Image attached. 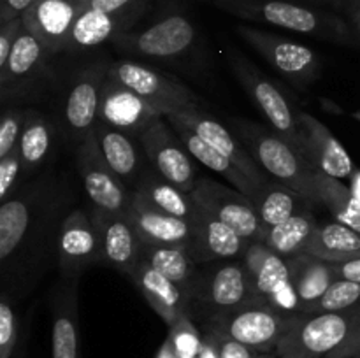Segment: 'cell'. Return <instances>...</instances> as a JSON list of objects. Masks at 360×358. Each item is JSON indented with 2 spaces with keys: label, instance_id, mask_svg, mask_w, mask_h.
Wrapping results in <instances>:
<instances>
[{
  "label": "cell",
  "instance_id": "obj_1",
  "mask_svg": "<svg viewBox=\"0 0 360 358\" xmlns=\"http://www.w3.org/2000/svg\"><path fill=\"white\" fill-rule=\"evenodd\" d=\"M70 197L67 183L48 172L0 204V279L2 291L13 298L30 293L56 255Z\"/></svg>",
  "mask_w": 360,
  "mask_h": 358
},
{
  "label": "cell",
  "instance_id": "obj_2",
  "mask_svg": "<svg viewBox=\"0 0 360 358\" xmlns=\"http://www.w3.org/2000/svg\"><path fill=\"white\" fill-rule=\"evenodd\" d=\"M234 130L253 160L260 165L266 174L290 186L315 206H320L315 181L316 168L304 154L299 153L273 128L257 125L248 119H236Z\"/></svg>",
  "mask_w": 360,
  "mask_h": 358
},
{
  "label": "cell",
  "instance_id": "obj_3",
  "mask_svg": "<svg viewBox=\"0 0 360 358\" xmlns=\"http://www.w3.org/2000/svg\"><path fill=\"white\" fill-rule=\"evenodd\" d=\"M213 4L224 13L253 23L273 25L323 41L350 42L354 39L350 25L340 16L288 0H213Z\"/></svg>",
  "mask_w": 360,
  "mask_h": 358
},
{
  "label": "cell",
  "instance_id": "obj_4",
  "mask_svg": "<svg viewBox=\"0 0 360 358\" xmlns=\"http://www.w3.org/2000/svg\"><path fill=\"white\" fill-rule=\"evenodd\" d=\"M360 325V309L341 312H299L278 343L280 358H327Z\"/></svg>",
  "mask_w": 360,
  "mask_h": 358
},
{
  "label": "cell",
  "instance_id": "obj_5",
  "mask_svg": "<svg viewBox=\"0 0 360 358\" xmlns=\"http://www.w3.org/2000/svg\"><path fill=\"white\" fill-rule=\"evenodd\" d=\"M229 62H231L232 72L236 74L253 104L266 116L271 128L280 133L287 142H290L299 153L306 157V139L301 125V111L294 109L283 91L269 77L255 69V65H252L248 60L239 56L238 53H231Z\"/></svg>",
  "mask_w": 360,
  "mask_h": 358
},
{
  "label": "cell",
  "instance_id": "obj_6",
  "mask_svg": "<svg viewBox=\"0 0 360 358\" xmlns=\"http://www.w3.org/2000/svg\"><path fill=\"white\" fill-rule=\"evenodd\" d=\"M294 316L278 311L266 300L252 297L234 311L207 319L206 326L227 333L259 353H271L276 351L278 343L290 326Z\"/></svg>",
  "mask_w": 360,
  "mask_h": 358
},
{
  "label": "cell",
  "instance_id": "obj_7",
  "mask_svg": "<svg viewBox=\"0 0 360 358\" xmlns=\"http://www.w3.org/2000/svg\"><path fill=\"white\" fill-rule=\"evenodd\" d=\"M252 297L253 291L245 262L243 258H236L202 265L193 288L192 302L193 309L199 307L206 314L207 321L229 311H234Z\"/></svg>",
  "mask_w": 360,
  "mask_h": 358
},
{
  "label": "cell",
  "instance_id": "obj_8",
  "mask_svg": "<svg viewBox=\"0 0 360 358\" xmlns=\"http://www.w3.org/2000/svg\"><path fill=\"white\" fill-rule=\"evenodd\" d=\"M108 77L130 88L150 102L164 116L176 111L199 107V98L181 81L136 60H116L108 65Z\"/></svg>",
  "mask_w": 360,
  "mask_h": 358
},
{
  "label": "cell",
  "instance_id": "obj_9",
  "mask_svg": "<svg viewBox=\"0 0 360 358\" xmlns=\"http://www.w3.org/2000/svg\"><path fill=\"white\" fill-rule=\"evenodd\" d=\"M236 32L246 44L252 46L267 63H271L295 86L308 88L320 77L322 63L319 55L308 46L253 27H238Z\"/></svg>",
  "mask_w": 360,
  "mask_h": 358
},
{
  "label": "cell",
  "instance_id": "obj_10",
  "mask_svg": "<svg viewBox=\"0 0 360 358\" xmlns=\"http://www.w3.org/2000/svg\"><path fill=\"white\" fill-rule=\"evenodd\" d=\"M243 262L248 270L253 297L266 300L285 314L301 312V304L292 284L287 258L274 253L262 241H253L243 255Z\"/></svg>",
  "mask_w": 360,
  "mask_h": 358
},
{
  "label": "cell",
  "instance_id": "obj_11",
  "mask_svg": "<svg viewBox=\"0 0 360 358\" xmlns=\"http://www.w3.org/2000/svg\"><path fill=\"white\" fill-rule=\"evenodd\" d=\"M197 39L195 27L183 14H167L143 32H125L112 41L118 51L151 60H174L185 55Z\"/></svg>",
  "mask_w": 360,
  "mask_h": 358
},
{
  "label": "cell",
  "instance_id": "obj_12",
  "mask_svg": "<svg viewBox=\"0 0 360 358\" xmlns=\"http://www.w3.org/2000/svg\"><path fill=\"white\" fill-rule=\"evenodd\" d=\"M171 128V123L162 116L141 133L137 142L150 160L151 168L172 185L192 193L197 183V168L185 144L172 133Z\"/></svg>",
  "mask_w": 360,
  "mask_h": 358
},
{
  "label": "cell",
  "instance_id": "obj_13",
  "mask_svg": "<svg viewBox=\"0 0 360 358\" xmlns=\"http://www.w3.org/2000/svg\"><path fill=\"white\" fill-rule=\"evenodd\" d=\"M192 197L197 206L234 228L246 241H260L264 228L255 206L248 195L234 186H227L210 178H200L193 186Z\"/></svg>",
  "mask_w": 360,
  "mask_h": 358
},
{
  "label": "cell",
  "instance_id": "obj_14",
  "mask_svg": "<svg viewBox=\"0 0 360 358\" xmlns=\"http://www.w3.org/2000/svg\"><path fill=\"white\" fill-rule=\"evenodd\" d=\"M76 161L86 195L90 197L94 207L109 213L129 211L134 192L104 160L94 133L76 147Z\"/></svg>",
  "mask_w": 360,
  "mask_h": 358
},
{
  "label": "cell",
  "instance_id": "obj_15",
  "mask_svg": "<svg viewBox=\"0 0 360 358\" xmlns=\"http://www.w3.org/2000/svg\"><path fill=\"white\" fill-rule=\"evenodd\" d=\"M108 79V65H95L77 74L67 90L62 109L63 132L72 146H79L98 123L101 93Z\"/></svg>",
  "mask_w": 360,
  "mask_h": 358
},
{
  "label": "cell",
  "instance_id": "obj_16",
  "mask_svg": "<svg viewBox=\"0 0 360 358\" xmlns=\"http://www.w3.org/2000/svg\"><path fill=\"white\" fill-rule=\"evenodd\" d=\"M56 262L62 277H79L91 265H102L101 239L86 211L74 209L63 216L56 241Z\"/></svg>",
  "mask_w": 360,
  "mask_h": 358
},
{
  "label": "cell",
  "instance_id": "obj_17",
  "mask_svg": "<svg viewBox=\"0 0 360 358\" xmlns=\"http://www.w3.org/2000/svg\"><path fill=\"white\" fill-rule=\"evenodd\" d=\"M162 116L164 114L155 105L144 100L136 91L109 77L105 79L101 93L98 121L139 139L141 133Z\"/></svg>",
  "mask_w": 360,
  "mask_h": 358
},
{
  "label": "cell",
  "instance_id": "obj_18",
  "mask_svg": "<svg viewBox=\"0 0 360 358\" xmlns=\"http://www.w3.org/2000/svg\"><path fill=\"white\" fill-rule=\"evenodd\" d=\"M90 216L101 239L102 265L129 276L141 260L143 241L134 230L127 213H109L94 207Z\"/></svg>",
  "mask_w": 360,
  "mask_h": 358
},
{
  "label": "cell",
  "instance_id": "obj_19",
  "mask_svg": "<svg viewBox=\"0 0 360 358\" xmlns=\"http://www.w3.org/2000/svg\"><path fill=\"white\" fill-rule=\"evenodd\" d=\"M165 119L183 123L185 126H188V128L192 130V132H195L200 139L206 140L210 146H213L214 150L224 153L232 164L238 165L250 179H253V181L257 183V185H264L266 181H269L266 172H264L262 168H260V165L253 160V157L250 154V151L246 150L245 144H241L239 137L234 135L232 132H229L218 119L211 118L206 112L199 111V107L171 112V114L165 116Z\"/></svg>",
  "mask_w": 360,
  "mask_h": 358
},
{
  "label": "cell",
  "instance_id": "obj_20",
  "mask_svg": "<svg viewBox=\"0 0 360 358\" xmlns=\"http://www.w3.org/2000/svg\"><path fill=\"white\" fill-rule=\"evenodd\" d=\"M190 225H192V235H190L188 248L199 265L220 262V260L243 258L248 249L250 241L241 237L234 228L204 211L202 207H199Z\"/></svg>",
  "mask_w": 360,
  "mask_h": 358
},
{
  "label": "cell",
  "instance_id": "obj_21",
  "mask_svg": "<svg viewBox=\"0 0 360 358\" xmlns=\"http://www.w3.org/2000/svg\"><path fill=\"white\" fill-rule=\"evenodd\" d=\"M84 0H37L23 14V25L44 44L49 55L65 51L69 35Z\"/></svg>",
  "mask_w": 360,
  "mask_h": 358
},
{
  "label": "cell",
  "instance_id": "obj_22",
  "mask_svg": "<svg viewBox=\"0 0 360 358\" xmlns=\"http://www.w3.org/2000/svg\"><path fill=\"white\" fill-rule=\"evenodd\" d=\"M129 277L167 326L174 325L183 316H192V297L148 262L139 260Z\"/></svg>",
  "mask_w": 360,
  "mask_h": 358
},
{
  "label": "cell",
  "instance_id": "obj_23",
  "mask_svg": "<svg viewBox=\"0 0 360 358\" xmlns=\"http://www.w3.org/2000/svg\"><path fill=\"white\" fill-rule=\"evenodd\" d=\"M301 125L306 139V158L313 167L336 179H350L357 167L338 137L309 112L301 111Z\"/></svg>",
  "mask_w": 360,
  "mask_h": 358
},
{
  "label": "cell",
  "instance_id": "obj_24",
  "mask_svg": "<svg viewBox=\"0 0 360 358\" xmlns=\"http://www.w3.org/2000/svg\"><path fill=\"white\" fill-rule=\"evenodd\" d=\"M79 277H62L53 291V358H79V312H77Z\"/></svg>",
  "mask_w": 360,
  "mask_h": 358
},
{
  "label": "cell",
  "instance_id": "obj_25",
  "mask_svg": "<svg viewBox=\"0 0 360 358\" xmlns=\"http://www.w3.org/2000/svg\"><path fill=\"white\" fill-rule=\"evenodd\" d=\"M127 218L144 244H188L192 235L190 221L171 216L132 193Z\"/></svg>",
  "mask_w": 360,
  "mask_h": 358
},
{
  "label": "cell",
  "instance_id": "obj_26",
  "mask_svg": "<svg viewBox=\"0 0 360 358\" xmlns=\"http://www.w3.org/2000/svg\"><path fill=\"white\" fill-rule=\"evenodd\" d=\"M48 49L41 41L23 25L20 37L11 51L6 67L0 70V95L2 100H9L11 93L27 86L35 76L42 74L46 60L49 58Z\"/></svg>",
  "mask_w": 360,
  "mask_h": 358
},
{
  "label": "cell",
  "instance_id": "obj_27",
  "mask_svg": "<svg viewBox=\"0 0 360 358\" xmlns=\"http://www.w3.org/2000/svg\"><path fill=\"white\" fill-rule=\"evenodd\" d=\"M137 16L132 14H109L104 11L84 7L74 23L67 42V53H81L112 42L120 34H125Z\"/></svg>",
  "mask_w": 360,
  "mask_h": 358
},
{
  "label": "cell",
  "instance_id": "obj_28",
  "mask_svg": "<svg viewBox=\"0 0 360 358\" xmlns=\"http://www.w3.org/2000/svg\"><path fill=\"white\" fill-rule=\"evenodd\" d=\"M91 133L97 139L102 157L108 161L109 167L134 192L137 181L146 171L139 147L134 142V137L116 128H111V126L102 121L95 125Z\"/></svg>",
  "mask_w": 360,
  "mask_h": 358
},
{
  "label": "cell",
  "instance_id": "obj_29",
  "mask_svg": "<svg viewBox=\"0 0 360 358\" xmlns=\"http://www.w3.org/2000/svg\"><path fill=\"white\" fill-rule=\"evenodd\" d=\"M290 279L297 293L301 312H309L313 305L326 295L330 284L338 279L333 263L322 258L301 253L287 258Z\"/></svg>",
  "mask_w": 360,
  "mask_h": 358
},
{
  "label": "cell",
  "instance_id": "obj_30",
  "mask_svg": "<svg viewBox=\"0 0 360 358\" xmlns=\"http://www.w3.org/2000/svg\"><path fill=\"white\" fill-rule=\"evenodd\" d=\"M252 202L264 230L276 227L297 214L313 211L315 207V204L309 202L304 195L292 190L290 186L280 181H271V179L257 190L255 195L252 197Z\"/></svg>",
  "mask_w": 360,
  "mask_h": 358
},
{
  "label": "cell",
  "instance_id": "obj_31",
  "mask_svg": "<svg viewBox=\"0 0 360 358\" xmlns=\"http://www.w3.org/2000/svg\"><path fill=\"white\" fill-rule=\"evenodd\" d=\"M169 121V119H167ZM171 123L172 130L176 132V135L181 139V142L185 144V147L188 150V153L192 154L195 160H199L200 164L206 165L207 168H211L213 172L220 174L221 178L227 183H231V186H234L236 190H239L241 193L248 195L252 199L257 193V190L262 185H257L253 179H250L238 165L232 164L224 153H220L218 150H214L213 146L206 142V140L200 139L195 132L185 126L183 123L178 121H169Z\"/></svg>",
  "mask_w": 360,
  "mask_h": 358
},
{
  "label": "cell",
  "instance_id": "obj_32",
  "mask_svg": "<svg viewBox=\"0 0 360 358\" xmlns=\"http://www.w3.org/2000/svg\"><path fill=\"white\" fill-rule=\"evenodd\" d=\"M141 260L174 281L192 297L199 277V263L193 260L188 244H144L143 242Z\"/></svg>",
  "mask_w": 360,
  "mask_h": 358
},
{
  "label": "cell",
  "instance_id": "obj_33",
  "mask_svg": "<svg viewBox=\"0 0 360 358\" xmlns=\"http://www.w3.org/2000/svg\"><path fill=\"white\" fill-rule=\"evenodd\" d=\"M55 125L51 119L37 109H27V118H25L20 144H18L25 178L46 165L55 151Z\"/></svg>",
  "mask_w": 360,
  "mask_h": 358
},
{
  "label": "cell",
  "instance_id": "obj_34",
  "mask_svg": "<svg viewBox=\"0 0 360 358\" xmlns=\"http://www.w3.org/2000/svg\"><path fill=\"white\" fill-rule=\"evenodd\" d=\"M134 193L143 197L146 202H150L157 209L186 221H192L199 211V206L193 200L192 193L172 185L171 181L162 178L155 168L144 171V174L141 175L136 188H134Z\"/></svg>",
  "mask_w": 360,
  "mask_h": 358
},
{
  "label": "cell",
  "instance_id": "obj_35",
  "mask_svg": "<svg viewBox=\"0 0 360 358\" xmlns=\"http://www.w3.org/2000/svg\"><path fill=\"white\" fill-rule=\"evenodd\" d=\"M304 253L330 263L360 258V234L338 221H319Z\"/></svg>",
  "mask_w": 360,
  "mask_h": 358
},
{
  "label": "cell",
  "instance_id": "obj_36",
  "mask_svg": "<svg viewBox=\"0 0 360 358\" xmlns=\"http://www.w3.org/2000/svg\"><path fill=\"white\" fill-rule=\"evenodd\" d=\"M316 225H319V220L313 211H308V213L297 214L276 227L266 228L260 241L283 258H290V256L304 253Z\"/></svg>",
  "mask_w": 360,
  "mask_h": 358
},
{
  "label": "cell",
  "instance_id": "obj_37",
  "mask_svg": "<svg viewBox=\"0 0 360 358\" xmlns=\"http://www.w3.org/2000/svg\"><path fill=\"white\" fill-rule=\"evenodd\" d=\"M315 181L320 206H323L333 214L334 221L347 225L360 234V202L352 193V190L343 185L341 179L327 175L320 171H316Z\"/></svg>",
  "mask_w": 360,
  "mask_h": 358
},
{
  "label": "cell",
  "instance_id": "obj_38",
  "mask_svg": "<svg viewBox=\"0 0 360 358\" xmlns=\"http://www.w3.org/2000/svg\"><path fill=\"white\" fill-rule=\"evenodd\" d=\"M360 309V283L336 279L309 312H341Z\"/></svg>",
  "mask_w": 360,
  "mask_h": 358
},
{
  "label": "cell",
  "instance_id": "obj_39",
  "mask_svg": "<svg viewBox=\"0 0 360 358\" xmlns=\"http://www.w3.org/2000/svg\"><path fill=\"white\" fill-rule=\"evenodd\" d=\"M169 339L178 358H199L204 336L197 330L192 316H183L169 326Z\"/></svg>",
  "mask_w": 360,
  "mask_h": 358
},
{
  "label": "cell",
  "instance_id": "obj_40",
  "mask_svg": "<svg viewBox=\"0 0 360 358\" xmlns=\"http://www.w3.org/2000/svg\"><path fill=\"white\" fill-rule=\"evenodd\" d=\"M14 298L2 291L0 297V358H16L18 337V316L13 305Z\"/></svg>",
  "mask_w": 360,
  "mask_h": 358
},
{
  "label": "cell",
  "instance_id": "obj_41",
  "mask_svg": "<svg viewBox=\"0 0 360 358\" xmlns=\"http://www.w3.org/2000/svg\"><path fill=\"white\" fill-rule=\"evenodd\" d=\"M25 179L23 161H21L20 150H13L9 154L0 158V204L16 195L21 188L20 183Z\"/></svg>",
  "mask_w": 360,
  "mask_h": 358
},
{
  "label": "cell",
  "instance_id": "obj_42",
  "mask_svg": "<svg viewBox=\"0 0 360 358\" xmlns=\"http://www.w3.org/2000/svg\"><path fill=\"white\" fill-rule=\"evenodd\" d=\"M25 118H27V109L14 107V105L2 112V118H0V158L18 147Z\"/></svg>",
  "mask_w": 360,
  "mask_h": 358
},
{
  "label": "cell",
  "instance_id": "obj_43",
  "mask_svg": "<svg viewBox=\"0 0 360 358\" xmlns=\"http://www.w3.org/2000/svg\"><path fill=\"white\" fill-rule=\"evenodd\" d=\"M204 332L213 339L214 346H217V351H218V357L220 358H259L260 354H262L259 353V351L253 350V347L232 339L231 336L220 332V330L207 329L206 326Z\"/></svg>",
  "mask_w": 360,
  "mask_h": 358
},
{
  "label": "cell",
  "instance_id": "obj_44",
  "mask_svg": "<svg viewBox=\"0 0 360 358\" xmlns=\"http://www.w3.org/2000/svg\"><path fill=\"white\" fill-rule=\"evenodd\" d=\"M146 0H84L88 9L104 11L109 14H132L139 16Z\"/></svg>",
  "mask_w": 360,
  "mask_h": 358
},
{
  "label": "cell",
  "instance_id": "obj_45",
  "mask_svg": "<svg viewBox=\"0 0 360 358\" xmlns=\"http://www.w3.org/2000/svg\"><path fill=\"white\" fill-rule=\"evenodd\" d=\"M21 30H23V18H16L0 25V70L6 67Z\"/></svg>",
  "mask_w": 360,
  "mask_h": 358
},
{
  "label": "cell",
  "instance_id": "obj_46",
  "mask_svg": "<svg viewBox=\"0 0 360 358\" xmlns=\"http://www.w3.org/2000/svg\"><path fill=\"white\" fill-rule=\"evenodd\" d=\"M37 0H0V25L21 18Z\"/></svg>",
  "mask_w": 360,
  "mask_h": 358
},
{
  "label": "cell",
  "instance_id": "obj_47",
  "mask_svg": "<svg viewBox=\"0 0 360 358\" xmlns=\"http://www.w3.org/2000/svg\"><path fill=\"white\" fill-rule=\"evenodd\" d=\"M333 269L338 279L360 283V258H350L345 260V262L333 263Z\"/></svg>",
  "mask_w": 360,
  "mask_h": 358
},
{
  "label": "cell",
  "instance_id": "obj_48",
  "mask_svg": "<svg viewBox=\"0 0 360 358\" xmlns=\"http://www.w3.org/2000/svg\"><path fill=\"white\" fill-rule=\"evenodd\" d=\"M360 353V325L354 330L350 337L338 347L334 353H330L327 358H354Z\"/></svg>",
  "mask_w": 360,
  "mask_h": 358
},
{
  "label": "cell",
  "instance_id": "obj_49",
  "mask_svg": "<svg viewBox=\"0 0 360 358\" xmlns=\"http://www.w3.org/2000/svg\"><path fill=\"white\" fill-rule=\"evenodd\" d=\"M345 13H347L348 25H350L352 32L360 39V0H347L343 4Z\"/></svg>",
  "mask_w": 360,
  "mask_h": 358
},
{
  "label": "cell",
  "instance_id": "obj_50",
  "mask_svg": "<svg viewBox=\"0 0 360 358\" xmlns=\"http://www.w3.org/2000/svg\"><path fill=\"white\" fill-rule=\"evenodd\" d=\"M155 358H178V354H176V351H174V347H172V343L169 337L164 340V344L158 347Z\"/></svg>",
  "mask_w": 360,
  "mask_h": 358
},
{
  "label": "cell",
  "instance_id": "obj_51",
  "mask_svg": "<svg viewBox=\"0 0 360 358\" xmlns=\"http://www.w3.org/2000/svg\"><path fill=\"white\" fill-rule=\"evenodd\" d=\"M350 190H352V193H354L355 197H357V200L360 202V171L359 168H355V172L354 174H352V178H350Z\"/></svg>",
  "mask_w": 360,
  "mask_h": 358
},
{
  "label": "cell",
  "instance_id": "obj_52",
  "mask_svg": "<svg viewBox=\"0 0 360 358\" xmlns=\"http://www.w3.org/2000/svg\"><path fill=\"white\" fill-rule=\"evenodd\" d=\"M352 118L357 119V121L360 123V109H359V111H354V112H352Z\"/></svg>",
  "mask_w": 360,
  "mask_h": 358
},
{
  "label": "cell",
  "instance_id": "obj_53",
  "mask_svg": "<svg viewBox=\"0 0 360 358\" xmlns=\"http://www.w3.org/2000/svg\"><path fill=\"white\" fill-rule=\"evenodd\" d=\"M323 2H333V4H340V6H343L347 0H323Z\"/></svg>",
  "mask_w": 360,
  "mask_h": 358
},
{
  "label": "cell",
  "instance_id": "obj_54",
  "mask_svg": "<svg viewBox=\"0 0 360 358\" xmlns=\"http://www.w3.org/2000/svg\"><path fill=\"white\" fill-rule=\"evenodd\" d=\"M259 358H276V357H267V353H262ZM278 358H280V357H278Z\"/></svg>",
  "mask_w": 360,
  "mask_h": 358
},
{
  "label": "cell",
  "instance_id": "obj_55",
  "mask_svg": "<svg viewBox=\"0 0 360 358\" xmlns=\"http://www.w3.org/2000/svg\"><path fill=\"white\" fill-rule=\"evenodd\" d=\"M354 358H360V353H359V354H357V357H354Z\"/></svg>",
  "mask_w": 360,
  "mask_h": 358
}]
</instances>
